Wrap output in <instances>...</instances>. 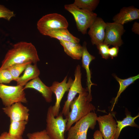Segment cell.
<instances>
[{
    "instance_id": "6da1fadb",
    "label": "cell",
    "mask_w": 139,
    "mask_h": 139,
    "mask_svg": "<svg viewBox=\"0 0 139 139\" xmlns=\"http://www.w3.org/2000/svg\"><path fill=\"white\" fill-rule=\"evenodd\" d=\"M39 60L36 48L32 44L20 42L14 44L12 48L8 51L2 62L0 70L27 63L36 64Z\"/></svg>"
},
{
    "instance_id": "7a4b0ae2",
    "label": "cell",
    "mask_w": 139,
    "mask_h": 139,
    "mask_svg": "<svg viewBox=\"0 0 139 139\" xmlns=\"http://www.w3.org/2000/svg\"><path fill=\"white\" fill-rule=\"evenodd\" d=\"M92 99V95L89 94L86 88L74 99L70 105L71 111L66 117L67 119L66 132L74 123L95 110V107L90 102Z\"/></svg>"
},
{
    "instance_id": "3957f363",
    "label": "cell",
    "mask_w": 139,
    "mask_h": 139,
    "mask_svg": "<svg viewBox=\"0 0 139 139\" xmlns=\"http://www.w3.org/2000/svg\"><path fill=\"white\" fill-rule=\"evenodd\" d=\"M64 8L72 15L78 30L83 34L87 33V29L97 17L96 13L79 8L73 4L65 5Z\"/></svg>"
},
{
    "instance_id": "277c9868",
    "label": "cell",
    "mask_w": 139,
    "mask_h": 139,
    "mask_svg": "<svg viewBox=\"0 0 139 139\" xmlns=\"http://www.w3.org/2000/svg\"><path fill=\"white\" fill-rule=\"evenodd\" d=\"M52 106L48 110L46 119V130L52 139H65L64 133L66 132L67 119H64L61 112L56 117L54 116L52 111Z\"/></svg>"
},
{
    "instance_id": "5b68a950",
    "label": "cell",
    "mask_w": 139,
    "mask_h": 139,
    "mask_svg": "<svg viewBox=\"0 0 139 139\" xmlns=\"http://www.w3.org/2000/svg\"><path fill=\"white\" fill-rule=\"evenodd\" d=\"M23 88L20 85L9 86L0 83V98L5 107L16 102H27Z\"/></svg>"
},
{
    "instance_id": "8992f818",
    "label": "cell",
    "mask_w": 139,
    "mask_h": 139,
    "mask_svg": "<svg viewBox=\"0 0 139 139\" xmlns=\"http://www.w3.org/2000/svg\"><path fill=\"white\" fill-rule=\"evenodd\" d=\"M68 25L65 18L57 13H50L43 16L37 24V28L39 32L45 36L49 32L53 30L67 28Z\"/></svg>"
},
{
    "instance_id": "52a82bcc",
    "label": "cell",
    "mask_w": 139,
    "mask_h": 139,
    "mask_svg": "<svg viewBox=\"0 0 139 139\" xmlns=\"http://www.w3.org/2000/svg\"><path fill=\"white\" fill-rule=\"evenodd\" d=\"M106 23L103 43L109 46L120 47L123 44L121 37L125 31L123 25L114 22Z\"/></svg>"
},
{
    "instance_id": "ba28073f",
    "label": "cell",
    "mask_w": 139,
    "mask_h": 139,
    "mask_svg": "<svg viewBox=\"0 0 139 139\" xmlns=\"http://www.w3.org/2000/svg\"><path fill=\"white\" fill-rule=\"evenodd\" d=\"M82 73L79 65L76 66L75 71V79L68 90L67 99L65 102L62 108V114L65 117L70 111V104L78 94L84 92L86 90L82 86L81 83Z\"/></svg>"
},
{
    "instance_id": "9c48e42d",
    "label": "cell",
    "mask_w": 139,
    "mask_h": 139,
    "mask_svg": "<svg viewBox=\"0 0 139 139\" xmlns=\"http://www.w3.org/2000/svg\"><path fill=\"white\" fill-rule=\"evenodd\" d=\"M73 80L70 77L67 80L66 76L60 82L54 81L50 87L53 93L55 95L56 101L54 106H52V111L54 116H57L59 114L60 103L65 93L68 91L73 82Z\"/></svg>"
},
{
    "instance_id": "30bf717a",
    "label": "cell",
    "mask_w": 139,
    "mask_h": 139,
    "mask_svg": "<svg viewBox=\"0 0 139 139\" xmlns=\"http://www.w3.org/2000/svg\"><path fill=\"white\" fill-rule=\"evenodd\" d=\"M100 131L104 139H114L117 129V124L110 113L100 116L97 119Z\"/></svg>"
},
{
    "instance_id": "8fae6325",
    "label": "cell",
    "mask_w": 139,
    "mask_h": 139,
    "mask_svg": "<svg viewBox=\"0 0 139 139\" xmlns=\"http://www.w3.org/2000/svg\"><path fill=\"white\" fill-rule=\"evenodd\" d=\"M4 112L10 118V121H28L29 110L22 103L16 102L11 106L2 108Z\"/></svg>"
},
{
    "instance_id": "7c38bea8",
    "label": "cell",
    "mask_w": 139,
    "mask_h": 139,
    "mask_svg": "<svg viewBox=\"0 0 139 139\" xmlns=\"http://www.w3.org/2000/svg\"><path fill=\"white\" fill-rule=\"evenodd\" d=\"M106 24V23L101 18H96L88 32L92 45L97 46L103 43Z\"/></svg>"
},
{
    "instance_id": "4fadbf2b",
    "label": "cell",
    "mask_w": 139,
    "mask_h": 139,
    "mask_svg": "<svg viewBox=\"0 0 139 139\" xmlns=\"http://www.w3.org/2000/svg\"><path fill=\"white\" fill-rule=\"evenodd\" d=\"M139 18V10L133 6L123 7L119 13L113 18L112 20L123 25L125 23Z\"/></svg>"
},
{
    "instance_id": "5bb4252c",
    "label": "cell",
    "mask_w": 139,
    "mask_h": 139,
    "mask_svg": "<svg viewBox=\"0 0 139 139\" xmlns=\"http://www.w3.org/2000/svg\"><path fill=\"white\" fill-rule=\"evenodd\" d=\"M28 88L33 89L39 92L47 102L50 103L52 101L53 93L50 87L45 85L39 77L28 82L23 88L24 90Z\"/></svg>"
},
{
    "instance_id": "9a60e30c",
    "label": "cell",
    "mask_w": 139,
    "mask_h": 139,
    "mask_svg": "<svg viewBox=\"0 0 139 139\" xmlns=\"http://www.w3.org/2000/svg\"><path fill=\"white\" fill-rule=\"evenodd\" d=\"M86 42H83L82 46V67L85 70L87 77V90L89 95H91V87L92 85H94L91 80V73L89 68V66L91 62L95 59L94 56L90 54L88 51L86 47Z\"/></svg>"
},
{
    "instance_id": "2e32d148",
    "label": "cell",
    "mask_w": 139,
    "mask_h": 139,
    "mask_svg": "<svg viewBox=\"0 0 139 139\" xmlns=\"http://www.w3.org/2000/svg\"><path fill=\"white\" fill-rule=\"evenodd\" d=\"M65 53L73 59H80L82 57V47L79 43L59 40Z\"/></svg>"
},
{
    "instance_id": "e0dca14e",
    "label": "cell",
    "mask_w": 139,
    "mask_h": 139,
    "mask_svg": "<svg viewBox=\"0 0 139 139\" xmlns=\"http://www.w3.org/2000/svg\"><path fill=\"white\" fill-rule=\"evenodd\" d=\"M40 73L36 64H28L24 70L23 74L16 81L17 85L24 86L29 80L38 77Z\"/></svg>"
},
{
    "instance_id": "ac0fdd59",
    "label": "cell",
    "mask_w": 139,
    "mask_h": 139,
    "mask_svg": "<svg viewBox=\"0 0 139 139\" xmlns=\"http://www.w3.org/2000/svg\"><path fill=\"white\" fill-rule=\"evenodd\" d=\"M46 36L51 38L76 43H79L80 39L71 34L67 28H60L51 30L47 33Z\"/></svg>"
},
{
    "instance_id": "d6986e66",
    "label": "cell",
    "mask_w": 139,
    "mask_h": 139,
    "mask_svg": "<svg viewBox=\"0 0 139 139\" xmlns=\"http://www.w3.org/2000/svg\"><path fill=\"white\" fill-rule=\"evenodd\" d=\"M113 76L118 82L119 85V88L117 95L115 98L111 111L113 110L115 105L121 94L129 85L139 78V74L125 79H120L115 75L114 74Z\"/></svg>"
},
{
    "instance_id": "ffe728a7",
    "label": "cell",
    "mask_w": 139,
    "mask_h": 139,
    "mask_svg": "<svg viewBox=\"0 0 139 139\" xmlns=\"http://www.w3.org/2000/svg\"><path fill=\"white\" fill-rule=\"evenodd\" d=\"M8 132L9 135L13 137L22 136L28 121H10Z\"/></svg>"
},
{
    "instance_id": "44dd1931",
    "label": "cell",
    "mask_w": 139,
    "mask_h": 139,
    "mask_svg": "<svg viewBox=\"0 0 139 139\" xmlns=\"http://www.w3.org/2000/svg\"><path fill=\"white\" fill-rule=\"evenodd\" d=\"M139 116L138 114L134 117L128 114L122 120H117V129L114 139H118L122 129L125 127L130 126L138 127V125L135 123L134 121Z\"/></svg>"
},
{
    "instance_id": "7402d4cb",
    "label": "cell",
    "mask_w": 139,
    "mask_h": 139,
    "mask_svg": "<svg viewBox=\"0 0 139 139\" xmlns=\"http://www.w3.org/2000/svg\"><path fill=\"white\" fill-rule=\"evenodd\" d=\"M99 2V0H75L73 4L79 8L93 12Z\"/></svg>"
},
{
    "instance_id": "603a6c76",
    "label": "cell",
    "mask_w": 139,
    "mask_h": 139,
    "mask_svg": "<svg viewBox=\"0 0 139 139\" xmlns=\"http://www.w3.org/2000/svg\"><path fill=\"white\" fill-rule=\"evenodd\" d=\"M31 63H27L14 65L7 69L11 75L13 80L16 81L19 77L20 74L25 70L27 65Z\"/></svg>"
},
{
    "instance_id": "cb8c5ba5",
    "label": "cell",
    "mask_w": 139,
    "mask_h": 139,
    "mask_svg": "<svg viewBox=\"0 0 139 139\" xmlns=\"http://www.w3.org/2000/svg\"><path fill=\"white\" fill-rule=\"evenodd\" d=\"M27 136L28 139H52L46 129L40 131L28 133Z\"/></svg>"
},
{
    "instance_id": "d4e9b609",
    "label": "cell",
    "mask_w": 139,
    "mask_h": 139,
    "mask_svg": "<svg viewBox=\"0 0 139 139\" xmlns=\"http://www.w3.org/2000/svg\"><path fill=\"white\" fill-rule=\"evenodd\" d=\"M12 80V76L7 69L0 70V83L8 84Z\"/></svg>"
},
{
    "instance_id": "484cf974",
    "label": "cell",
    "mask_w": 139,
    "mask_h": 139,
    "mask_svg": "<svg viewBox=\"0 0 139 139\" xmlns=\"http://www.w3.org/2000/svg\"><path fill=\"white\" fill-rule=\"evenodd\" d=\"M15 16L14 12L8 9L4 5L0 4V18H4L10 21L12 17Z\"/></svg>"
},
{
    "instance_id": "4316f807",
    "label": "cell",
    "mask_w": 139,
    "mask_h": 139,
    "mask_svg": "<svg viewBox=\"0 0 139 139\" xmlns=\"http://www.w3.org/2000/svg\"><path fill=\"white\" fill-rule=\"evenodd\" d=\"M98 50L99 53L101 55L102 57L105 59H107L109 57V45L103 43L97 46Z\"/></svg>"
},
{
    "instance_id": "83f0119b",
    "label": "cell",
    "mask_w": 139,
    "mask_h": 139,
    "mask_svg": "<svg viewBox=\"0 0 139 139\" xmlns=\"http://www.w3.org/2000/svg\"><path fill=\"white\" fill-rule=\"evenodd\" d=\"M119 51L118 47L114 46L109 48L108 52L109 57L113 59L114 57H117Z\"/></svg>"
},
{
    "instance_id": "f1b7e54d",
    "label": "cell",
    "mask_w": 139,
    "mask_h": 139,
    "mask_svg": "<svg viewBox=\"0 0 139 139\" xmlns=\"http://www.w3.org/2000/svg\"><path fill=\"white\" fill-rule=\"evenodd\" d=\"M0 139H23L22 136L14 137L10 135L8 132H5L2 133L0 135Z\"/></svg>"
},
{
    "instance_id": "f546056e",
    "label": "cell",
    "mask_w": 139,
    "mask_h": 139,
    "mask_svg": "<svg viewBox=\"0 0 139 139\" xmlns=\"http://www.w3.org/2000/svg\"><path fill=\"white\" fill-rule=\"evenodd\" d=\"M132 30L135 34H139V23L138 22H134L133 25Z\"/></svg>"
},
{
    "instance_id": "4dcf8cb0",
    "label": "cell",
    "mask_w": 139,
    "mask_h": 139,
    "mask_svg": "<svg viewBox=\"0 0 139 139\" xmlns=\"http://www.w3.org/2000/svg\"><path fill=\"white\" fill-rule=\"evenodd\" d=\"M93 136L94 139H104L100 131L98 130L95 131Z\"/></svg>"
}]
</instances>
